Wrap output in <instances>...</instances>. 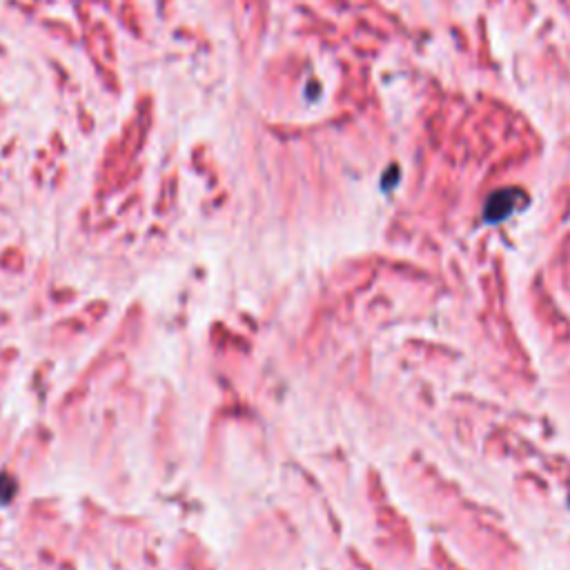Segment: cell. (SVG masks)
Masks as SVG:
<instances>
[{"label": "cell", "mask_w": 570, "mask_h": 570, "mask_svg": "<svg viewBox=\"0 0 570 570\" xmlns=\"http://www.w3.org/2000/svg\"><path fill=\"white\" fill-rule=\"evenodd\" d=\"M568 506H570V495H568Z\"/></svg>", "instance_id": "6da1fadb"}]
</instances>
